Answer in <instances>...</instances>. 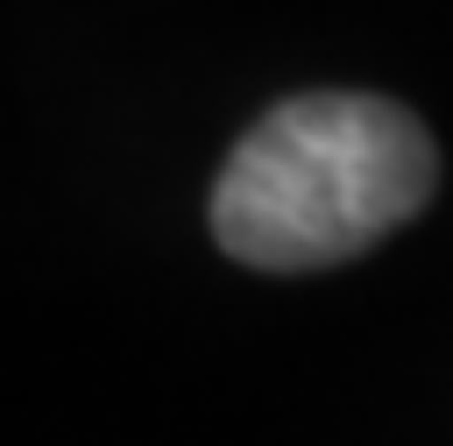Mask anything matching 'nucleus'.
<instances>
[{"mask_svg": "<svg viewBox=\"0 0 453 446\" xmlns=\"http://www.w3.org/2000/svg\"><path fill=\"white\" fill-rule=\"evenodd\" d=\"M439 184L425 120L382 92H297L269 106L212 184V241L248 269H333Z\"/></svg>", "mask_w": 453, "mask_h": 446, "instance_id": "f257e3e1", "label": "nucleus"}]
</instances>
